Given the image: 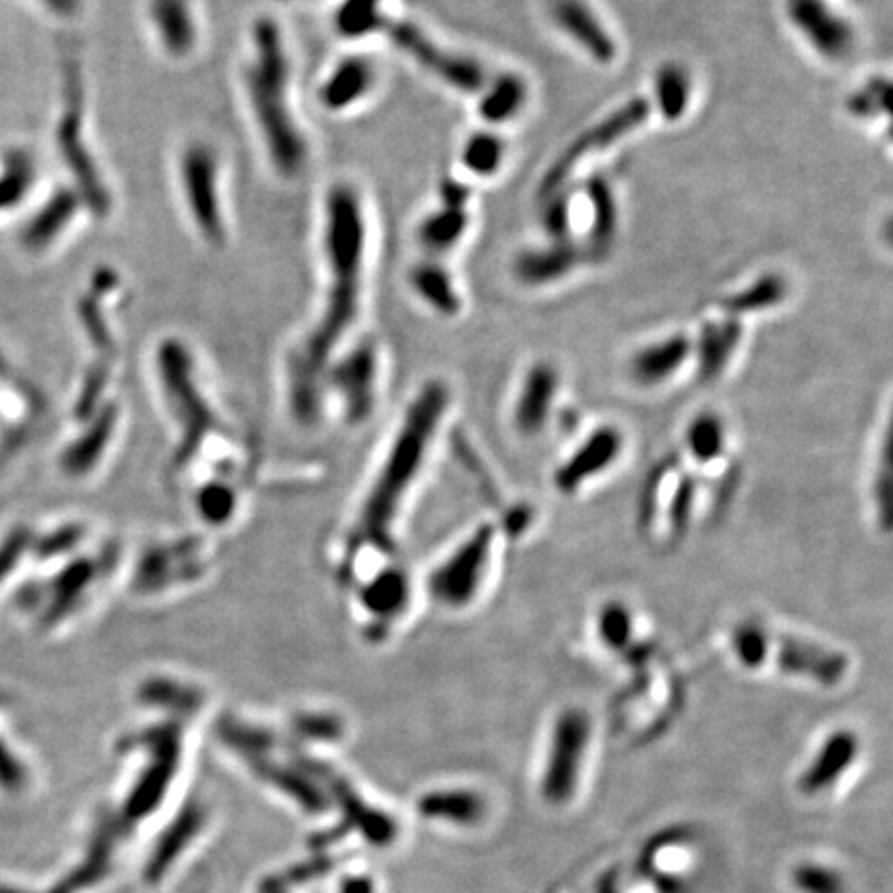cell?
I'll return each mask as SVG.
<instances>
[{
  "instance_id": "9c48e42d",
  "label": "cell",
  "mask_w": 893,
  "mask_h": 893,
  "mask_svg": "<svg viewBox=\"0 0 893 893\" xmlns=\"http://www.w3.org/2000/svg\"><path fill=\"white\" fill-rule=\"evenodd\" d=\"M218 174V158L209 145L193 143L184 149L181 158L184 197L193 222L209 243H222L225 236Z\"/></svg>"
},
{
  "instance_id": "7402d4cb",
  "label": "cell",
  "mask_w": 893,
  "mask_h": 893,
  "mask_svg": "<svg viewBox=\"0 0 893 893\" xmlns=\"http://www.w3.org/2000/svg\"><path fill=\"white\" fill-rule=\"evenodd\" d=\"M579 261V250L571 243H554L549 248L526 250L515 261V273L522 282L529 285L550 284L563 276Z\"/></svg>"
},
{
  "instance_id": "cb8c5ba5",
  "label": "cell",
  "mask_w": 893,
  "mask_h": 893,
  "mask_svg": "<svg viewBox=\"0 0 893 893\" xmlns=\"http://www.w3.org/2000/svg\"><path fill=\"white\" fill-rule=\"evenodd\" d=\"M588 197L594 209L591 228L588 234V250L591 257L602 259L610 253V246L616 236V201L614 193L602 176H594L588 181Z\"/></svg>"
},
{
  "instance_id": "83f0119b",
  "label": "cell",
  "mask_w": 893,
  "mask_h": 893,
  "mask_svg": "<svg viewBox=\"0 0 893 893\" xmlns=\"http://www.w3.org/2000/svg\"><path fill=\"white\" fill-rule=\"evenodd\" d=\"M466 228V209L441 205V209L432 211L430 216H427V220L420 223L418 236H420V243L425 244V248L430 253H445L451 246L460 243Z\"/></svg>"
},
{
  "instance_id": "5b68a950",
  "label": "cell",
  "mask_w": 893,
  "mask_h": 893,
  "mask_svg": "<svg viewBox=\"0 0 893 893\" xmlns=\"http://www.w3.org/2000/svg\"><path fill=\"white\" fill-rule=\"evenodd\" d=\"M591 720L582 708L559 711L550 732L549 753L540 778V794L552 805L561 807L573 798L586 761Z\"/></svg>"
},
{
  "instance_id": "484cf974",
  "label": "cell",
  "mask_w": 893,
  "mask_h": 893,
  "mask_svg": "<svg viewBox=\"0 0 893 893\" xmlns=\"http://www.w3.org/2000/svg\"><path fill=\"white\" fill-rule=\"evenodd\" d=\"M409 282L416 290V294L435 310L443 315H455L460 310L462 301L455 292V285L451 282V276L441 265L432 264V261L416 265L412 269Z\"/></svg>"
},
{
  "instance_id": "8fae6325",
  "label": "cell",
  "mask_w": 893,
  "mask_h": 893,
  "mask_svg": "<svg viewBox=\"0 0 893 893\" xmlns=\"http://www.w3.org/2000/svg\"><path fill=\"white\" fill-rule=\"evenodd\" d=\"M387 36L409 59L435 73L447 85L460 91H478L485 85V69L467 57L447 52L428 38L427 34L406 21L386 23Z\"/></svg>"
},
{
  "instance_id": "e0dca14e",
  "label": "cell",
  "mask_w": 893,
  "mask_h": 893,
  "mask_svg": "<svg viewBox=\"0 0 893 893\" xmlns=\"http://www.w3.org/2000/svg\"><path fill=\"white\" fill-rule=\"evenodd\" d=\"M693 342L685 333H676L660 342L641 347L631 358V379L641 387H660L670 381L689 360Z\"/></svg>"
},
{
  "instance_id": "603a6c76",
  "label": "cell",
  "mask_w": 893,
  "mask_h": 893,
  "mask_svg": "<svg viewBox=\"0 0 893 893\" xmlns=\"http://www.w3.org/2000/svg\"><path fill=\"white\" fill-rule=\"evenodd\" d=\"M82 204L75 191H59L52 199L41 207L38 216L27 223L23 241L32 250H40L46 244L57 241V236L71 223Z\"/></svg>"
},
{
  "instance_id": "5bb4252c",
  "label": "cell",
  "mask_w": 893,
  "mask_h": 893,
  "mask_svg": "<svg viewBox=\"0 0 893 893\" xmlns=\"http://www.w3.org/2000/svg\"><path fill=\"white\" fill-rule=\"evenodd\" d=\"M786 11L800 34L825 59H844L851 52L853 27L848 21L833 13L825 0H788Z\"/></svg>"
},
{
  "instance_id": "8992f818",
  "label": "cell",
  "mask_w": 893,
  "mask_h": 893,
  "mask_svg": "<svg viewBox=\"0 0 893 893\" xmlns=\"http://www.w3.org/2000/svg\"><path fill=\"white\" fill-rule=\"evenodd\" d=\"M499 528L480 524L430 575V591L449 609L469 607L487 582Z\"/></svg>"
},
{
  "instance_id": "d4e9b609",
  "label": "cell",
  "mask_w": 893,
  "mask_h": 893,
  "mask_svg": "<svg viewBox=\"0 0 893 893\" xmlns=\"http://www.w3.org/2000/svg\"><path fill=\"white\" fill-rule=\"evenodd\" d=\"M420 811L432 819L472 825L485 817L487 803L474 791L432 792L423 798Z\"/></svg>"
},
{
  "instance_id": "b9f144b4",
  "label": "cell",
  "mask_w": 893,
  "mask_h": 893,
  "mask_svg": "<svg viewBox=\"0 0 893 893\" xmlns=\"http://www.w3.org/2000/svg\"><path fill=\"white\" fill-rule=\"evenodd\" d=\"M598 893H619L614 874H607V877L600 881V885H598Z\"/></svg>"
},
{
  "instance_id": "52a82bcc",
  "label": "cell",
  "mask_w": 893,
  "mask_h": 893,
  "mask_svg": "<svg viewBox=\"0 0 893 893\" xmlns=\"http://www.w3.org/2000/svg\"><path fill=\"white\" fill-rule=\"evenodd\" d=\"M66 83L69 102L59 124V147L79 188V199L96 216H106L110 211V195L103 184L102 174L98 172V166L87 151V145L83 139V89L79 71L73 69Z\"/></svg>"
},
{
  "instance_id": "ac0fdd59",
  "label": "cell",
  "mask_w": 893,
  "mask_h": 893,
  "mask_svg": "<svg viewBox=\"0 0 893 893\" xmlns=\"http://www.w3.org/2000/svg\"><path fill=\"white\" fill-rule=\"evenodd\" d=\"M149 15L158 40L170 57L184 59L193 52L197 44V25L188 0H151Z\"/></svg>"
},
{
  "instance_id": "277c9868",
  "label": "cell",
  "mask_w": 893,
  "mask_h": 893,
  "mask_svg": "<svg viewBox=\"0 0 893 893\" xmlns=\"http://www.w3.org/2000/svg\"><path fill=\"white\" fill-rule=\"evenodd\" d=\"M449 391L443 383H428L416 402L407 412V420L400 441L387 462L386 472L381 476V485L375 490V501L368 507L370 524L377 528L381 526V534H386L387 524L393 517L397 503L404 499L409 485L414 482L416 474L420 472L423 462L427 457L428 445L443 418ZM372 528V529H375Z\"/></svg>"
},
{
  "instance_id": "4316f807",
  "label": "cell",
  "mask_w": 893,
  "mask_h": 893,
  "mask_svg": "<svg viewBox=\"0 0 893 893\" xmlns=\"http://www.w3.org/2000/svg\"><path fill=\"white\" fill-rule=\"evenodd\" d=\"M635 614L623 600H610L598 610L596 637L609 653H625L635 644Z\"/></svg>"
},
{
  "instance_id": "d6986e66",
  "label": "cell",
  "mask_w": 893,
  "mask_h": 893,
  "mask_svg": "<svg viewBox=\"0 0 893 893\" xmlns=\"http://www.w3.org/2000/svg\"><path fill=\"white\" fill-rule=\"evenodd\" d=\"M743 338V327L736 319L708 321L701 327L697 342V375L699 381L710 383L718 379L732 360Z\"/></svg>"
},
{
  "instance_id": "e575fe53",
  "label": "cell",
  "mask_w": 893,
  "mask_h": 893,
  "mask_svg": "<svg viewBox=\"0 0 893 893\" xmlns=\"http://www.w3.org/2000/svg\"><path fill=\"white\" fill-rule=\"evenodd\" d=\"M34 181V166L27 156L17 154L0 179V209L20 204L21 197L27 193Z\"/></svg>"
},
{
  "instance_id": "d590c367",
  "label": "cell",
  "mask_w": 893,
  "mask_h": 893,
  "mask_svg": "<svg viewBox=\"0 0 893 893\" xmlns=\"http://www.w3.org/2000/svg\"><path fill=\"white\" fill-rule=\"evenodd\" d=\"M848 110L854 117L871 119L877 114H888L890 110V82L877 77L867 83L863 89L854 91L848 100Z\"/></svg>"
},
{
  "instance_id": "4dcf8cb0",
  "label": "cell",
  "mask_w": 893,
  "mask_h": 893,
  "mask_svg": "<svg viewBox=\"0 0 893 893\" xmlns=\"http://www.w3.org/2000/svg\"><path fill=\"white\" fill-rule=\"evenodd\" d=\"M784 296H786L784 278L775 273H766L759 280H755L749 288L729 296L722 306L731 315H747V313L772 308L778 303H782Z\"/></svg>"
},
{
  "instance_id": "ba28073f",
  "label": "cell",
  "mask_w": 893,
  "mask_h": 893,
  "mask_svg": "<svg viewBox=\"0 0 893 893\" xmlns=\"http://www.w3.org/2000/svg\"><path fill=\"white\" fill-rule=\"evenodd\" d=\"M625 445L627 437L616 425L591 428L552 472V485L556 492L573 497L604 478L621 462Z\"/></svg>"
},
{
  "instance_id": "30bf717a",
  "label": "cell",
  "mask_w": 893,
  "mask_h": 893,
  "mask_svg": "<svg viewBox=\"0 0 893 893\" xmlns=\"http://www.w3.org/2000/svg\"><path fill=\"white\" fill-rule=\"evenodd\" d=\"M650 112L651 106L646 98H635L631 102L623 103L619 110H614L604 121L598 122L596 126L588 129L582 137H577L575 142L571 143L567 149L550 166L549 172L545 174V179L540 183V197L547 199L550 195H554L563 184L567 183L568 174L573 172V168L577 166V162H582L589 154L600 151V149L609 147L612 143L623 139L625 135H629L633 129H637L639 124L648 121Z\"/></svg>"
},
{
  "instance_id": "f546056e",
  "label": "cell",
  "mask_w": 893,
  "mask_h": 893,
  "mask_svg": "<svg viewBox=\"0 0 893 893\" xmlns=\"http://www.w3.org/2000/svg\"><path fill=\"white\" fill-rule=\"evenodd\" d=\"M653 91L662 117L666 121H678L689 103V73L681 64H664L656 75Z\"/></svg>"
},
{
  "instance_id": "ffe728a7",
  "label": "cell",
  "mask_w": 893,
  "mask_h": 893,
  "mask_svg": "<svg viewBox=\"0 0 893 893\" xmlns=\"http://www.w3.org/2000/svg\"><path fill=\"white\" fill-rule=\"evenodd\" d=\"M375 64L363 57L340 62L321 87V102L329 110H345L360 102L375 85Z\"/></svg>"
},
{
  "instance_id": "1f68e13d",
  "label": "cell",
  "mask_w": 893,
  "mask_h": 893,
  "mask_svg": "<svg viewBox=\"0 0 893 893\" xmlns=\"http://www.w3.org/2000/svg\"><path fill=\"white\" fill-rule=\"evenodd\" d=\"M381 0H344L335 15V27L347 40H360L386 27Z\"/></svg>"
},
{
  "instance_id": "74e56055",
  "label": "cell",
  "mask_w": 893,
  "mask_h": 893,
  "mask_svg": "<svg viewBox=\"0 0 893 893\" xmlns=\"http://www.w3.org/2000/svg\"><path fill=\"white\" fill-rule=\"evenodd\" d=\"M25 780V768L21 766L20 759L0 741V788L9 792L20 791Z\"/></svg>"
},
{
  "instance_id": "8d00e7d4",
  "label": "cell",
  "mask_w": 893,
  "mask_h": 893,
  "mask_svg": "<svg viewBox=\"0 0 893 893\" xmlns=\"http://www.w3.org/2000/svg\"><path fill=\"white\" fill-rule=\"evenodd\" d=\"M542 225L554 243H568L571 236V201L567 195H550L542 209Z\"/></svg>"
},
{
  "instance_id": "4fadbf2b",
  "label": "cell",
  "mask_w": 893,
  "mask_h": 893,
  "mask_svg": "<svg viewBox=\"0 0 893 893\" xmlns=\"http://www.w3.org/2000/svg\"><path fill=\"white\" fill-rule=\"evenodd\" d=\"M559 383V372L550 363H538L526 372L511 414L513 427L522 437L534 439L547 432L554 416Z\"/></svg>"
},
{
  "instance_id": "f35d334b",
  "label": "cell",
  "mask_w": 893,
  "mask_h": 893,
  "mask_svg": "<svg viewBox=\"0 0 893 893\" xmlns=\"http://www.w3.org/2000/svg\"><path fill=\"white\" fill-rule=\"evenodd\" d=\"M29 542V531L27 529H15L7 542L0 549V582L4 579V575L15 567L17 559L23 554V550Z\"/></svg>"
},
{
  "instance_id": "9a60e30c",
  "label": "cell",
  "mask_w": 893,
  "mask_h": 893,
  "mask_svg": "<svg viewBox=\"0 0 893 893\" xmlns=\"http://www.w3.org/2000/svg\"><path fill=\"white\" fill-rule=\"evenodd\" d=\"M860 738L851 729H837L825 736L821 747L812 755L811 763L800 773L798 788L815 796L832 788L848 772L860 755Z\"/></svg>"
},
{
  "instance_id": "836d02e7",
  "label": "cell",
  "mask_w": 893,
  "mask_h": 893,
  "mask_svg": "<svg viewBox=\"0 0 893 893\" xmlns=\"http://www.w3.org/2000/svg\"><path fill=\"white\" fill-rule=\"evenodd\" d=\"M792 883L803 893H844L846 881L840 871L819 863H803L792 871Z\"/></svg>"
},
{
  "instance_id": "6da1fadb",
  "label": "cell",
  "mask_w": 893,
  "mask_h": 893,
  "mask_svg": "<svg viewBox=\"0 0 893 893\" xmlns=\"http://www.w3.org/2000/svg\"><path fill=\"white\" fill-rule=\"evenodd\" d=\"M366 228L354 188L335 186L326 204V259L329 288L321 321L292 358V393L298 404L313 402L331 350L354 323L360 301Z\"/></svg>"
},
{
  "instance_id": "f1b7e54d",
  "label": "cell",
  "mask_w": 893,
  "mask_h": 893,
  "mask_svg": "<svg viewBox=\"0 0 893 893\" xmlns=\"http://www.w3.org/2000/svg\"><path fill=\"white\" fill-rule=\"evenodd\" d=\"M528 85L517 75H501L492 83L490 91L480 102V114L488 122H505L513 119L526 103Z\"/></svg>"
},
{
  "instance_id": "44dd1931",
  "label": "cell",
  "mask_w": 893,
  "mask_h": 893,
  "mask_svg": "<svg viewBox=\"0 0 893 893\" xmlns=\"http://www.w3.org/2000/svg\"><path fill=\"white\" fill-rule=\"evenodd\" d=\"M683 447L697 467L722 464L731 447V435L724 418L715 412L695 414L685 428Z\"/></svg>"
},
{
  "instance_id": "ab89813d",
  "label": "cell",
  "mask_w": 893,
  "mask_h": 893,
  "mask_svg": "<svg viewBox=\"0 0 893 893\" xmlns=\"http://www.w3.org/2000/svg\"><path fill=\"white\" fill-rule=\"evenodd\" d=\"M467 199H469V188L466 184L457 183L453 179H447L441 183V201L445 207L466 209Z\"/></svg>"
},
{
  "instance_id": "d6a6232c",
  "label": "cell",
  "mask_w": 893,
  "mask_h": 893,
  "mask_svg": "<svg viewBox=\"0 0 893 893\" xmlns=\"http://www.w3.org/2000/svg\"><path fill=\"white\" fill-rule=\"evenodd\" d=\"M503 154H505V145L497 135L478 133L467 139L462 160L469 172L478 176H488L499 170V166L503 162Z\"/></svg>"
},
{
  "instance_id": "3957f363",
  "label": "cell",
  "mask_w": 893,
  "mask_h": 893,
  "mask_svg": "<svg viewBox=\"0 0 893 893\" xmlns=\"http://www.w3.org/2000/svg\"><path fill=\"white\" fill-rule=\"evenodd\" d=\"M732 658L741 669L772 670L786 678L833 689L848 678L851 658L825 641L775 629L766 623L743 621L732 629Z\"/></svg>"
},
{
  "instance_id": "7bdbcfd3",
  "label": "cell",
  "mask_w": 893,
  "mask_h": 893,
  "mask_svg": "<svg viewBox=\"0 0 893 893\" xmlns=\"http://www.w3.org/2000/svg\"><path fill=\"white\" fill-rule=\"evenodd\" d=\"M0 372H2V356H0Z\"/></svg>"
},
{
  "instance_id": "7c38bea8",
  "label": "cell",
  "mask_w": 893,
  "mask_h": 893,
  "mask_svg": "<svg viewBox=\"0 0 893 893\" xmlns=\"http://www.w3.org/2000/svg\"><path fill=\"white\" fill-rule=\"evenodd\" d=\"M697 482L681 467L662 466L656 480H651L646 492V513L651 517H662L666 531L672 538L687 534L697 509Z\"/></svg>"
},
{
  "instance_id": "2e32d148",
  "label": "cell",
  "mask_w": 893,
  "mask_h": 893,
  "mask_svg": "<svg viewBox=\"0 0 893 893\" xmlns=\"http://www.w3.org/2000/svg\"><path fill=\"white\" fill-rule=\"evenodd\" d=\"M552 20L571 40L577 41L591 59L598 62L614 61L616 44L584 0H554Z\"/></svg>"
},
{
  "instance_id": "60d3db41",
  "label": "cell",
  "mask_w": 893,
  "mask_h": 893,
  "mask_svg": "<svg viewBox=\"0 0 893 893\" xmlns=\"http://www.w3.org/2000/svg\"><path fill=\"white\" fill-rule=\"evenodd\" d=\"M41 2L59 15H73L82 9V0H41Z\"/></svg>"
},
{
  "instance_id": "7a4b0ae2",
  "label": "cell",
  "mask_w": 893,
  "mask_h": 893,
  "mask_svg": "<svg viewBox=\"0 0 893 893\" xmlns=\"http://www.w3.org/2000/svg\"><path fill=\"white\" fill-rule=\"evenodd\" d=\"M253 59L246 66V91L269 160L284 176H296L308 158L305 135L294 121L288 83L290 62L278 23L259 20L253 27Z\"/></svg>"
}]
</instances>
